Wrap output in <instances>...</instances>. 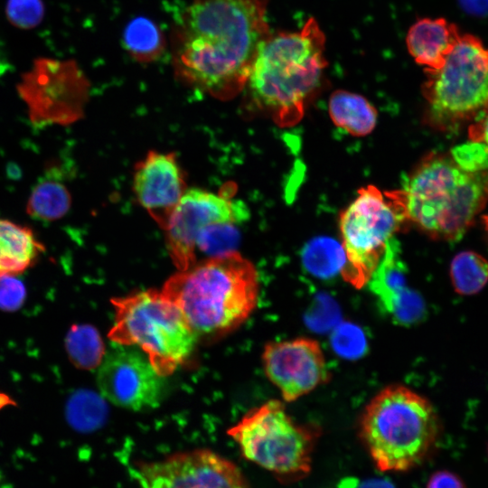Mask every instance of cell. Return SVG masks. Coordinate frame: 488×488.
I'll list each match as a JSON object with an SVG mask.
<instances>
[{
    "mask_svg": "<svg viewBox=\"0 0 488 488\" xmlns=\"http://www.w3.org/2000/svg\"><path fill=\"white\" fill-rule=\"evenodd\" d=\"M450 278L457 294L475 295L488 282V261L476 252L462 251L452 259Z\"/></svg>",
    "mask_w": 488,
    "mask_h": 488,
    "instance_id": "obj_23",
    "label": "cell"
},
{
    "mask_svg": "<svg viewBox=\"0 0 488 488\" xmlns=\"http://www.w3.org/2000/svg\"><path fill=\"white\" fill-rule=\"evenodd\" d=\"M115 323L111 342L132 345L145 352L162 377H166L191 355L197 335L184 316L161 291L148 289L111 299Z\"/></svg>",
    "mask_w": 488,
    "mask_h": 488,
    "instance_id": "obj_6",
    "label": "cell"
},
{
    "mask_svg": "<svg viewBox=\"0 0 488 488\" xmlns=\"http://www.w3.org/2000/svg\"><path fill=\"white\" fill-rule=\"evenodd\" d=\"M302 260L312 275L323 278L341 273L346 261L343 246L328 237L310 240L303 249Z\"/></svg>",
    "mask_w": 488,
    "mask_h": 488,
    "instance_id": "obj_24",
    "label": "cell"
},
{
    "mask_svg": "<svg viewBox=\"0 0 488 488\" xmlns=\"http://www.w3.org/2000/svg\"><path fill=\"white\" fill-rule=\"evenodd\" d=\"M123 44L130 57L141 63L159 60L166 48L160 27L144 16L136 17L127 24L123 32Z\"/></svg>",
    "mask_w": 488,
    "mask_h": 488,
    "instance_id": "obj_20",
    "label": "cell"
},
{
    "mask_svg": "<svg viewBox=\"0 0 488 488\" xmlns=\"http://www.w3.org/2000/svg\"><path fill=\"white\" fill-rule=\"evenodd\" d=\"M108 408L104 400L90 390H79L71 395L66 406V418L78 431L89 432L106 420Z\"/></svg>",
    "mask_w": 488,
    "mask_h": 488,
    "instance_id": "obj_25",
    "label": "cell"
},
{
    "mask_svg": "<svg viewBox=\"0 0 488 488\" xmlns=\"http://www.w3.org/2000/svg\"><path fill=\"white\" fill-rule=\"evenodd\" d=\"M341 488H396L395 485L385 478H370L361 482L356 479L344 480Z\"/></svg>",
    "mask_w": 488,
    "mask_h": 488,
    "instance_id": "obj_33",
    "label": "cell"
},
{
    "mask_svg": "<svg viewBox=\"0 0 488 488\" xmlns=\"http://www.w3.org/2000/svg\"><path fill=\"white\" fill-rule=\"evenodd\" d=\"M425 72L422 93L433 127L455 129L488 109V47L479 38L461 34L445 64Z\"/></svg>",
    "mask_w": 488,
    "mask_h": 488,
    "instance_id": "obj_8",
    "label": "cell"
},
{
    "mask_svg": "<svg viewBox=\"0 0 488 488\" xmlns=\"http://www.w3.org/2000/svg\"><path fill=\"white\" fill-rule=\"evenodd\" d=\"M324 45V33L313 17L298 32L271 33L245 86L250 101L280 127L296 124L321 85Z\"/></svg>",
    "mask_w": 488,
    "mask_h": 488,
    "instance_id": "obj_2",
    "label": "cell"
},
{
    "mask_svg": "<svg viewBox=\"0 0 488 488\" xmlns=\"http://www.w3.org/2000/svg\"><path fill=\"white\" fill-rule=\"evenodd\" d=\"M146 354L132 345L114 343L99 366L97 383L111 403L132 410L157 407L164 384Z\"/></svg>",
    "mask_w": 488,
    "mask_h": 488,
    "instance_id": "obj_13",
    "label": "cell"
},
{
    "mask_svg": "<svg viewBox=\"0 0 488 488\" xmlns=\"http://www.w3.org/2000/svg\"><path fill=\"white\" fill-rule=\"evenodd\" d=\"M236 222H219L203 229L195 242L196 256L201 252L208 258L236 251L240 235Z\"/></svg>",
    "mask_w": 488,
    "mask_h": 488,
    "instance_id": "obj_26",
    "label": "cell"
},
{
    "mask_svg": "<svg viewBox=\"0 0 488 488\" xmlns=\"http://www.w3.org/2000/svg\"><path fill=\"white\" fill-rule=\"evenodd\" d=\"M133 191L139 204L164 230L186 192L175 154L150 151L135 167Z\"/></svg>",
    "mask_w": 488,
    "mask_h": 488,
    "instance_id": "obj_15",
    "label": "cell"
},
{
    "mask_svg": "<svg viewBox=\"0 0 488 488\" xmlns=\"http://www.w3.org/2000/svg\"><path fill=\"white\" fill-rule=\"evenodd\" d=\"M439 420L432 404L402 385L380 390L365 407L359 436L381 472H406L419 465L433 449Z\"/></svg>",
    "mask_w": 488,
    "mask_h": 488,
    "instance_id": "obj_5",
    "label": "cell"
},
{
    "mask_svg": "<svg viewBox=\"0 0 488 488\" xmlns=\"http://www.w3.org/2000/svg\"><path fill=\"white\" fill-rule=\"evenodd\" d=\"M427 488H466V486L456 474L448 470H438L430 475Z\"/></svg>",
    "mask_w": 488,
    "mask_h": 488,
    "instance_id": "obj_31",
    "label": "cell"
},
{
    "mask_svg": "<svg viewBox=\"0 0 488 488\" xmlns=\"http://www.w3.org/2000/svg\"><path fill=\"white\" fill-rule=\"evenodd\" d=\"M262 364L286 402L298 399L331 378L319 343L306 337L268 343Z\"/></svg>",
    "mask_w": 488,
    "mask_h": 488,
    "instance_id": "obj_14",
    "label": "cell"
},
{
    "mask_svg": "<svg viewBox=\"0 0 488 488\" xmlns=\"http://www.w3.org/2000/svg\"><path fill=\"white\" fill-rule=\"evenodd\" d=\"M451 155L465 170L479 172L488 168V147L482 143L472 141L455 147Z\"/></svg>",
    "mask_w": 488,
    "mask_h": 488,
    "instance_id": "obj_29",
    "label": "cell"
},
{
    "mask_svg": "<svg viewBox=\"0 0 488 488\" xmlns=\"http://www.w3.org/2000/svg\"><path fill=\"white\" fill-rule=\"evenodd\" d=\"M65 348L70 361L87 371L99 368L106 353L99 333L89 324H73L65 337Z\"/></svg>",
    "mask_w": 488,
    "mask_h": 488,
    "instance_id": "obj_22",
    "label": "cell"
},
{
    "mask_svg": "<svg viewBox=\"0 0 488 488\" xmlns=\"http://www.w3.org/2000/svg\"><path fill=\"white\" fill-rule=\"evenodd\" d=\"M488 450V449H487Z\"/></svg>",
    "mask_w": 488,
    "mask_h": 488,
    "instance_id": "obj_36",
    "label": "cell"
},
{
    "mask_svg": "<svg viewBox=\"0 0 488 488\" xmlns=\"http://www.w3.org/2000/svg\"><path fill=\"white\" fill-rule=\"evenodd\" d=\"M408 223L399 190L383 193L373 185L361 188L356 199L340 215L346 259L341 271L343 279L356 288L364 286L388 241Z\"/></svg>",
    "mask_w": 488,
    "mask_h": 488,
    "instance_id": "obj_9",
    "label": "cell"
},
{
    "mask_svg": "<svg viewBox=\"0 0 488 488\" xmlns=\"http://www.w3.org/2000/svg\"><path fill=\"white\" fill-rule=\"evenodd\" d=\"M367 284L383 309L398 324H409L421 316L423 302L408 286L405 263L395 237L388 241L384 254Z\"/></svg>",
    "mask_w": 488,
    "mask_h": 488,
    "instance_id": "obj_16",
    "label": "cell"
},
{
    "mask_svg": "<svg viewBox=\"0 0 488 488\" xmlns=\"http://www.w3.org/2000/svg\"><path fill=\"white\" fill-rule=\"evenodd\" d=\"M235 191L232 183L219 193L186 190L164 229L169 254L179 270L197 262L195 242L203 229L219 222L239 224L249 217L246 205L233 199Z\"/></svg>",
    "mask_w": 488,
    "mask_h": 488,
    "instance_id": "obj_11",
    "label": "cell"
},
{
    "mask_svg": "<svg viewBox=\"0 0 488 488\" xmlns=\"http://www.w3.org/2000/svg\"><path fill=\"white\" fill-rule=\"evenodd\" d=\"M469 138L488 147V109L475 118L469 126Z\"/></svg>",
    "mask_w": 488,
    "mask_h": 488,
    "instance_id": "obj_32",
    "label": "cell"
},
{
    "mask_svg": "<svg viewBox=\"0 0 488 488\" xmlns=\"http://www.w3.org/2000/svg\"><path fill=\"white\" fill-rule=\"evenodd\" d=\"M331 342L339 355L349 359L359 357L366 348V340L361 330L349 323L342 324L334 329Z\"/></svg>",
    "mask_w": 488,
    "mask_h": 488,
    "instance_id": "obj_28",
    "label": "cell"
},
{
    "mask_svg": "<svg viewBox=\"0 0 488 488\" xmlns=\"http://www.w3.org/2000/svg\"><path fill=\"white\" fill-rule=\"evenodd\" d=\"M136 476L142 488H250L233 462L209 449L138 464Z\"/></svg>",
    "mask_w": 488,
    "mask_h": 488,
    "instance_id": "obj_12",
    "label": "cell"
},
{
    "mask_svg": "<svg viewBox=\"0 0 488 488\" xmlns=\"http://www.w3.org/2000/svg\"><path fill=\"white\" fill-rule=\"evenodd\" d=\"M483 225L487 232V235H488V215L483 216Z\"/></svg>",
    "mask_w": 488,
    "mask_h": 488,
    "instance_id": "obj_35",
    "label": "cell"
},
{
    "mask_svg": "<svg viewBox=\"0 0 488 488\" xmlns=\"http://www.w3.org/2000/svg\"><path fill=\"white\" fill-rule=\"evenodd\" d=\"M198 336L220 337L241 325L258 304L254 265L239 252L208 258L170 277L161 289Z\"/></svg>",
    "mask_w": 488,
    "mask_h": 488,
    "instance_id": "obj_3",
    "label": "cell"
},
{
    "mask_svg": "<svg viewBox=\"0 0 488 488\" xmlns=\"http://www.w3.org/2000/svg\"><path fill=\"white\" fill-rule=\"evenodd\" d=\"M460 36L456 25L444 18H423L410 27L406 43L415 61L432 70L445 64Z\"/></svg>",
    "mask_w": 488,
    "mask_h": 488,
    "instance_id": "obj_17",
    "label": "cell"
},
{
    "mask_svg": "<svg viewBox=\"0 0 488 488\" xmlns=\"http://www.w3.org/2000/svg\"><path fill=\"white\" fill-rule=\"evenodd\" d=\"M329 113L336 126L356 136L370 134L377 122L375 108L364 97L346 90L331 95Z\"/></svg>",
    "mask_w": 488,
    "mask_h": 488,
    "instance_id": "obj_19",
    "label": "cell"
},
{
    "mask_svg": "<svg viewBox=\"0 0 488 488\" xmlns=\"http://www.w3.org/2000/svg\"><path fill=\"white\" fill-rule=\"evenodd\" d=\"M269 0H191L174 23L170 45L175 78L221 100L245 89L271 34Z\"/></svg>",
    "mask_w": 488,
    "mask_h": 488,
    "instance_id": "obj_1",
    "label": "cell"
},
{
    "mask_svg": "<svg viewBox=\"0 0 488 488\" xmlns=\"http://www.w3.org/2000/svg\"><path fill=\"white\" fill-rule=\"evenodd\" d=\"M42 0H7L5 14L14 26L30 30L38 26L44 17Z\"/></svg>",
    "mask_w": 488,
    "mask_h": 488,
    "instance_id": "obj_27",
    "label": "cell"
},
{
    "mask_svg": "<svg viewBox=\"0 0 488 488\" xmlns=\"http://www.w3.org/2000/svg\"><path fill=\"white\" fill-rule=\"evenodd\" d=\"M463 10L475 16L488 14V0H458Z\"/></svg>",
    "mask_w": 488,
    "mask_h": 488,
    "instance_id": "obj_34",
    "label": "cell"
},
{
    "mask_svg": "<svg viewBox=\"0 0 488 488\" xmlns=\"http://www.w3.org/2000/svg\"><path fill=\"white\" fill-rule=\"evenodd\" d=\"M399 192L408 222L433 239L455 241L488 202V172H470L451 155L431 153Z\"/></svg>",
    "mask_w": 488,
    "mask_h": 488,
    "instance_id": "obj_4",
    "label": "cell"
},
{
    "mask_svg": "<svg viewBox=\"0 0 488 488\" xmlns=\"http://www.w3.org/2000/svg\"><path fill=\"white\" fill-rule=\"evenodd\" d=\"M26 297L23 283L14 276L0 277V309L13 312L19 309Z\"/></svg>",
    "mask_w": 488,
    "mask_h": 488,
    "instance_id": "obj_30",
    "label": "cell"
},
{
    "mask_svg": "<svg viewBox=\"0 0 488 488\" xmlns=\"http://www.w3.org/2000/svg\"><path fill=\"white\" fill-rule=\"evenodd\" d=\"M227 433L247 460L282 483L297 482L309 474L321 435L317 426L296 422L277 399L246 413Z\"/></svg>",
    "mask_w": 488,
    "mask_h": 488,
    "instance_id": "obj_7",
    "label": "cell"
},
{
    "mask_svg": "<svg viewBox=\"0 0 488 488\" xmlns=\"http://www.w3.org/2000/svg\"><path fill=\"white\" fill-rule=\"evenodd\" d=\"M43 251L31 228L0 218V277L23 273Z\"/></svg>",
    "mask_w": 488,
    "mask_h": 488,
    "instance_id": "obj_18",
    "label": "cell"
},
{
    "mask_svg": "<svg viewBox=\"0 0 488 488\" xmlns=\"http://www.w3.org/2000/svg\"><path fill=\"white\" fill-rule=\"evenodd\" d=\"M89 81L76 61L36 58L16 90L36 127L67 126L84 115Z\"/></svg>",
    "mask_w": 488,
    "mask_h": 488,
    "instance_id": "obj_10",
    "label": "cell"
},
{
    "mask_svg": "<svg viewBox=\"0 0 488 488\" xmlns=\"http://www.w3.org/2000/svg\"><path fill=\"white\" fill-rule=\"evenodd\" d=\"M71 195L66 185L49 176L40 181L32 190L26 204L27 214L34 220L54 221L70 211Z\"/></svg>",
    "mask_w": 488,
    "mask_h": 488,
    "instance_id": "obj_21",
    "label": "cell"
}]
</instances>
